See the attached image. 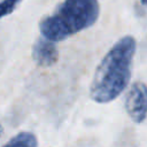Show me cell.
Returning <instances> with one entry per match:
<instances>
[{
  "label": "cell",
  "mask_w": 147,
  "mask_h": 147,
  "mask_svg": "<svg viewBox=\"0 0 147 147\" xmlns=\"http://www.w3.org/2000/svg\"><path fill=\"white\" fill-rule=\"evenodd\" d=\"M140 1H141V3H142V5H145V0H140Z\"/></svg>",
  "instance_id": "obj_8"
},
{
  "label": "cell",
  "mask_w": 147,
  "mask_h": 147,
  "mask_svg": "<svg viewBox=\"0 0 147 147\" xmlns=\"http://www.w3.org/2000/svg\"><path fill=\"white\" fill-rule=\"evenodd\" d=\"M100 14L98 0H64L39 23L41 36L61 41L93 25Z\"/></svg>",
  "instance_id": "obj_2"
},
{
  "label": "cell",
  "mask_w": 147,
  "mask_h": 147,
  "mask_svg": "<svg viewBox=\"0 0 147 147\" xmlns=\"http://www.w3.org/2000/svg\"><path fill=\"white\" fill-rule=\"evenodd\" d=\"M1 133H2V126L0 125V136H1Z\"/></svg>",
  "instance_id": "obj_7"
},
{
  "label": "cell",
  "mask_w": 147,
  "mask_h": 147,
  "mask_svg": "<svg viewBox=\"0 0 147 147\" xmlns=\"http://www.w3.org/2000/svg\"><path fill=\"white\" fill-rule=\"evenodd\" d=\"M22 0H3L0 2V18L11 14Z\"/></svg>",
  "instance_id": "obj_6"
},
{
  "label": "cell",
  "mask_w": 147,
  "mask_h": 147,
  "mask_svg": "<svg viewBox=\"0 0 147 147\" xmlns=\"http://www.w3.org/2000/svg\"><path fill=\"white\" fill-rule=\"evenodd\" d=\"M32 59L41 67H49L56 63L59 59V52L54 44L44 37L36 40L32 47Z\"/></svg>",
  "instance_id": "obj_4"
},
{
  "label": "cell",
  "mask_w": 147,
  "mask_h": 147,
  "mask_svg": "<svg viewBox=\"0 0 147 147\" xmlns=\"http://www.w3.org/2000/svg\"><path fill=\"white\" fill-rule=\"evenodd\" d=\"M124 107L127 115L134 123H142L146 118L147 99L146 86L144 83H134L126 93Z\"/></svg>",
  "instance_id": "obj_3"
},
{
  "label": "cell",
  "mask_w": 147,
  "mask_h": 147,
  "mask_svg": "<svg viewBox=\"0 0 147 147\" xmlns=\"http://www.w3.org/2000/svg\"><path fill=\"white\" fill-rule=\"evenodd\" d=\"M3 147H38V140L31 132H21L13 137Z\"/></svg>",
  "instance_id": "obj_5"
},
{
  "label": "cell",
  "mask_w": 147,
  "mask_h": 147,
  "mask_svg": "<svg viewBox=\"0 0 147 147\" xmlns=\"http://www.w3.org/2000/svg\"><path fill=\"white\" fill-rule=\"evenodd\" d=\"M136 48V39L132 36H125L116 41L103 56L90 87V95L95 102H110L127 87Z\"/></svg>",
  "instance_id": "obj_1"
}]
</instances>
